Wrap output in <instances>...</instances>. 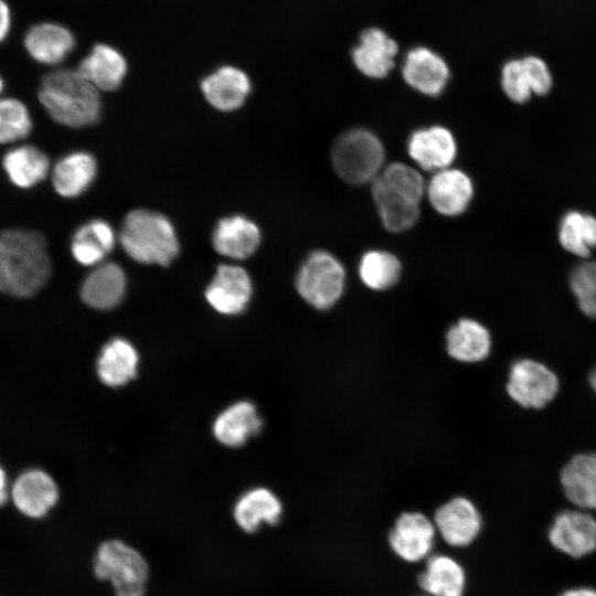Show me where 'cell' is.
I'll use <instances>...</instances> for the list:
<instances>
[{
    "label": "cell",
    "mask_w": 596,
    "mask_h": 596,
    "mask_svg": "<svg viewBox=\"0 0 596 596\" xmlns=\"http://www.w3.org/2000/svg\"><path fill=\"white\" fill-rule=\"evenodd\" d=\"M529 78L531 91L534 95H546L553 85L552 74L546 63L538 56L522 58Z\"/></svg>",
    "instance_id": "38"
},
{
    "label": "cell",
    "mask_w": 596,
    "mask_h": 596,
    "mask_svg": "<svg viewBox=\"0 0 596 596\" xmlns=\"http://www.w3.org/2000/svg\"><path fill=\"white\" fill-rule=\"evenodd\" d=\"M138 353L134 345L115 338L104 345L97 359V375L108 386L118 387L136 376Z\"/></svg>",
    "instance_id": "31"
},
{
    "label": "cell",
    "mask_w": 596,
    "mask_h": 596,
    "mask_svg": "<svg viewBox=\"0 0 596 596\" xmlns=\"http://www.w3.org/2000/svg\"><path fill=\"white\" fill-rule=\"evenodd\" d=\"M375 204L385 201L418 203L426 193V183L421 172L406 163L385 166L371 182Z\"/></svg>",
    "instance_id": "17"
},
{
    "label": "cell",
    "mask_w": 596,
    "mask_h": 596,
    "mask_svg": "<svg viewBox=\"0 0 596 596\" xmlns=\"http://www.w3.org/2000/svg\"><path fill=\"white\" fill-rule=\"evenodd\" d=\"M93 573L110 584L115 596H146L149 564L140 551L120 539L99 543L93 556Z\"/></svg>",
    "instance_id": "4"
},
{
    "label": "cell",
    "mask_w": 596,
    "mask_h": 596,
    "mask_svg": "<svg viewBox=\"0 0 596 596\" xmlns=\"http://www.w3.org/2000/svg\"><path fill=\"white\" fill-rule=\"evenodd\" d=\"M2 168L14 187L31 189L50 173V159L34 145H18L4 153Z\"/></svg>",
    "instance_id": "27"
},
{
    "label": "cell",
    "mask_w": 596,
    "mask_h": 596,
    "mask_svg": "<svg viewBox=\"0 0 596 596\" xmlns=\"http://www.w3.org/2000/svg\"><path fill=\"white\" fill-rule=\"evenodd\" d=\"M398 42L383 28L369 25L358 34L350 56L355 70L371 79H383L395 67Z\"/></svg>",
    "instance_id": "8"
},
{
    "label": "cell",
    "mask_w": 596,
    "mask_h": 596,
    "mask_svg": "<svg viewBox=\"0 0 596 596\" xmlns=\"http://www.w3.org/2000/svg\"><path fill=\"white\" fill-rule=\"evenodd\" d=\"M401 73L407 86L428 97L443 94L450 78L447 61L426 45H415L407 50Z\"/></svg>",
    "instance_id": "10"
},
{
    "label": "cell",
    "mask_w": 596,
    "mask_h": 596,
    "mask_svg": "<svg viewBox=\"0 0 596 596\" xmlns=\"http://www.w3.org/2000/svg\"><path fill=\"white\" fill-rule=\"evenodd\" d=\"M51 275L44 235L26 228L0 232V292L17 298L38 294Z\"/></svg>",
    "instance_id": "1"
},
{
    "label": "cell",
    "mask_w": 596,
    "mask_h": 596,
    "mask_svg": "<svg viewBox=\"0 0 596 596\" xmlns=\"http://www.w3.org/2000/svg\"><path fill=\"white\" fill-rule=\"evenodd\" d=\"M570 288L581 311L596 319V260L585 259L571 270Z\"/></svg>",
    "instance_id": "35"
},
{
    "label": "cell",
    "mask_w": 596,
    "mask_h": 596,
    "mask_svg": "<svg viewBox=\"0 0 596 596\" xmlns=\"http://www.w3.org/2000/svg\"><path fill=\"white\" fill-rule=\"evenodd\" d=\"M557 237L566 252L588 258L596 248V216L579 211L566 212L560 221Z\"/></svg>",
    "instance_id": "32"
},
{
    "label": "cell",
    "mask_w": 596,
    "mask_h": 596,
    "mask_svg": "<svg viewBox=\"0 0 596 596\" xmlns=\"http://www.w3.org/2000/svg\"><path fill=\"white\" fill-rule=\"evenodd\" d=\"M262 419L254 404L241 401L223 411L215 419L213 433L215 438L228 447H238L258 434Z\"/></svg>",
    "instance_id": "29"
},
{
    "label": "cell",
    "mask_w": 596,
    "mask_h": 596,
    "mask_svg": "<svg viewBox=\"0 0 596 596\" xmlns=\"http://www.w3.org/2000/svg\"><path fill=\"white\" fill-rule=\"evenodd\" d=\"M7 476L2 467L0 466V505L7 500Z\"/></svg>",
    "instance_id": "41"
},
{
    "label": "cell",
    "mask_w": 596,
    "mask_h": 596,
    "mask_svg": "<svg viewBox=\"0 0 596 596\" xmlns=\"http://www.w3.org/2000/svg\"><path fill=\"white\" fill-rule=\"evenodd\" d=\"M260 240L258 226L242 215L221 219L212 236L215 251L235 259L252 256L258 248Z\"/></svg>",
    "instance_id": "21"
},
{
    "label": "cell",
    "mask_w": 596,
    "mask_h": 596,
    "mask_svg": "<svg viewBox=\"0 0 596 596\" xmlns=\"http://www.w3.org/2000/svg\"><path fill=\"white\" fill-rule=\"evenodd\" d=\"M206 100L221 111L240 108L251 93V81L245 72L234 66H222L201 82Z\"/></svg>",
    "instance_id": "20"
},
{
    "label": "cell",
    "mask_w": 596,
    "mask_h": 596,
    "mask_svg": "<svg viewBox=\"0 0 596 596\" xmlns=\"http://www.w3.org/2000/svg\"><path fill=\"white\" fill-rule=\"evenodd\" d=\"M119 240L126 254L142 264L167 266L180 251L171 222L164 215L149 210L128 213Z\"/></svg>",
    "instance_id": "3"
},
{
    "label": "cell",
    "mask_w": 596,
    "mask_h": 596,
    "mask_svg": "<svg viewBox=\"0 0 596 596\" xmlns=\"http://www.w3.org/2000/svg\"><path fill=\"white\" fill-rule=\"evenodd\" d=\"M501 87L505 96L518 104L533 95L522 58L508 61L501 70Z\"/></svg>",
    "instance_id": "37"
},
{
    "label": "cell",
    "mask_w": 596,
    "mask_h": 596,
    "mask_svg": "<svg viewBox=\"0 0 596 596\" xmlns=\"http://www.w3.org/2000/svg\"><path fill=\"white\" fill-rule=\"evenodd\" d=\"M12 24L13 15L11 7L6 0H0V44L8 39Z\"/></svg>",
    "instance_id": "39"
},
{
    "label": "cell",
    "mask_w": 596,
    "mask_h": 596,
    "mask_svg": "<svg viewBox=\"0 0 596 596\" xmlns=\"http://www.w3.org/2000/svg\"><path fill=\"white\" fill-rule=\"evenodd\" d=\"M436 534L433 520L424 513L403 512L389 533V545L401 560L417 563L432 553Z\"/></svg>",
    "instance_id": "11"
},
{
    "label": "cell",
    "mask_w": 596,
    "mask_h": 596,
    "mask_svg": "<svg viewBox=\"0 0 596 596\" xmlns=\"http://www.w3.org/2000/svg\"><path fill=\"white\" fill-rule=\"evenodd\" d=\"M466 583V572L461 564L445 554L428 556L418 577L419 587L428 596H464Z\"/></svg>",
    "instance_id": "28"
},
{
    "label": "cell",
    "mask_w": 596,
    "mask_h": 596,
    "mask_svg": "<svg viewBox=\"0 0 596 596\" xmlns=\"http://www.w3.org/2000/svg\"><path fill=\"white\" fill-rule=\"evenodd\" d=\"M126 275L116 263H104L91 272L81 287V298L92 308L107 310L116 307L126 292Z\"/></svg>",
    "instance_id": "23"
},
{
    "label": "cell",
    "mask_w": 596,
    "mask_h": 596,
    "mask_svg": "<svg viewBox=\"0 0 596 596\" xmlns=\"http://www.w3.org/2000/svg\"><path fill=\"white\" fill-rule=\"evenodd\" d=\"M375 205L382 225L392 233L408 231L417 223L421 214L419 204L413 202L386 201Z\"/></svg>",
    "instance_id": "36"
},
{
    "label": "cell",
    "mask_w": 596,
    "mask_h": 596,
    "mask_svg": "<svg viewBox=\"0 0 596 596\" xmlns=\"http://www.w3.org/2000/svg\"><path fill=\"white\" fill-rule=\"evenodd\" d=\"M556 374L545 364L532 360L515 361L509 371L507 392L524 408H543L558 392Z\"/></svg>",
    "instance_id": "7"
},
{
    "label": "cell",
    "mask_w": 596,
    "mask_h": 596,
    "mask_svg": "<svg viewBox=\"0 0 596 596\" xmlns=\"http://www.w3.org/2000/svg\"><path fill=\"white\" fill-rule=\"evenodd\" d=\"M3 88H4V81L2 76L0 75V97H1V93L3 92Z\"/></svg>",
    "instance_id": "43"
},
{
    "label": "cell",
    "mask_w": 596,
    "mask_h": 596,
    "mask_svg": "<svg viewBox=\"0 0 596 596\" xmlns=\"http://www.w3.org/2000/svg\"><path fill=\"white\" fill-rule=\"evenodd\" d=\"M561 485L574 507L596 510V453L575 455L561 471Z\"/></svg>",
    "instance_id": "22"
},
{
    "label": "cell",
    "mask_w": 596,
    "mask_h": 596,
    "mask_svg": "<svg viewBox=\"0 0 596 596\" xmlns=\"http://www.w3.org/2000/svg\"><path fill=\"white\" fill-rule=\"evenodd\" d=\"M358 273L365 287L381 291L393 287L401 277L402 265L391 252L371 249L359 262Z\"/></svg>",
    "instance_id": "33"
},
{
    "label": "cell",
    "mask_w": 596,
    "mask_h": 596,
    "mask_svg": "<svg viewBox=\"0 0 596 596\" xmlns=\"http://www.w3.org/2000/svg\"><path fill=\"white\" fill-rule=\"evenodd\" d=\"M33 128L28 106L15 97H0V145L25 139Z\"/></svg>",
    "instance_id": "34"
},
{
    "label": "cell",
    "mask_w": 596,
    "mask_h": 596,
    "mask_svg": "<svg viewBox=\"0 0 596 596\" xmlns=\"http://www.w3.org/2000/svg\"><path fill=\"white\" fill-rule=\"evenodd\" d=\"M38 98L53 120L60 125L82 128L99 119V91L78 70L56 68L45 74Z\"/></svg>",
    "instance_id": "2"
},
{
    "label": "cell",
    "mask_w": 596,
    "mask_h": 596,
    "mask_svg": "<svg viewBox=\"0 0 596 596\" xmlns=\"http://www.w3.org/2000/svg\"><path fill=\"white\" fill-rule=\"evenodd\" d=\"M433 522L444 542L453 547L472 544L482 529L478 508L465 497H455L438 507Z\"/></svg>",
    "instance_id": "12"
},
{
    "label": "cell",
    "mask_w": 596,
    "mask_h": 596,
    "mask_svg": "<svg viewBox=\"0 0 596 596\" xmlns=\"http://www.w3.org/2000/svg\"><path fill=\"white\" fill-rule=\"evenodd\" d=\"M589 384L594 392L596 393V368L590 372L588 377Z\"/></svg>",
    "instance_id": "42"
},
{
    "label": "cell",
    "mask_w": 596,
    "mask_h": 596,
    "mask_svg": "<svg viewBox=\"0 0 596 596\" xmlns=\"http://www.w3.org/2000/svg\"><path fill=\"white\" fill-rule=\"evenodd\" d=\"M76 44L73 32L53 21H41L30 25L23 35V47L36 63L56 66L73 52Z\"/></svg>",
    "instance_id": "15"
},
{
    "label": "cell",
    "mask_w": 596,
    "mask_h": 596,
    "mask_svg": "<svg viewBox=\"0 0 596 596\" xmlns=\"http://www.w3.org/2000/svg\"><path fill=\"white\" fill-rule=\"evenodd\" d=\"M547 539L562 554L585 557L596 551V519L577 508L561 511L549 528Z\"/></svg>",
    "instance_id": "9"
},
{
    "label": "cell",
    "mask_w": 596,
    "mask_h": 596,
    "mask_svg": "<svg viewBox=\"0 0 596 596\" xmlns=\"http://www.w3.org/2000/svg\"><path fill=\"white\" fill-rule=\"evenodd\" d=\"M331 161L337 174L354 185L372 182L385 167V149L369 129L344 131L333 143Z\"/></svg>",
    "instance_id": "5"
},
{
    "label": "cell",
    "mask_w": 596,
    "mask_h": 596,
    "mask_svg": "<svg viewBox=\"0 0 596 596\" xmlns=\"http://www.w3.org/2000/svg\"><path fill=\"white\" fill-rule=\"evenodd\" d=\"M475 193L471 178L453 167L434 172L426 184V195L433 209L444 216H458L470 205Z\"/></svg>",
    "instance_id": "14"
},
{
    "label": "cell",
    "mask_w": 596,
    "mask_h": 596,
    "mask_svg": "<svg viewBox=\"0 0 596 596\" xmlns=\"http://www.w3.org/2000/svg\"><path fill=\"white\" fill-rule=\"evenodd\" d=\"M113 227L104 220L96 219L81 225L73 234L71 253L83 266L99 264L115 246Z\"/></svg>",
    "instance_id": "30"
},
{
    "label": "cell",
    "mask_w": 596,
    "mask_h": 596,
    "mask_svg": "<svg viewBox=\"0 0 596 596\" xmlns=\"http://www.w3.org/2000/svg\"><path fill=\"white\" fill-rule=\"evenodd\" d=\"M409 158L423 170L437 172L451 167L457 141L445 126L433 125L414 130L406 143Z\"/></svg>",
    "instance_id": "13"
},
{
    "label": "cell",
    "mask_w": 596,
    "mask_h": 596,
    "mask_svg": "<svg viewBox=\"0 0 596 596\" xmlns=\"http://www.w3.org/2000/svg\"><path fill=\"white\" fill-rule=\"evenodd\" d=\"M342 263L330 252L318 249L307 255L296 275L300 297L318 310L333 307L345 289Z\"/></svg>",
    "instance_id": "6"
},
{
    "label": "cell",
    "mask_w": 596,
    "mask_h": 596,
    "mask_svg": "<svg viewBox=\"0 0 596 596\" xmlns=\"http://www.w3.org/2000/svg\"><path fill=\"white\" fill-rule=\"evenodd\" d=\"M11 494L21 513L30 518H42L56 504L58 488L45 471L29 469L17 478Z\"/></svg>",
    "instance_id": "18"
},
{
    "label": "cell",
    "mask_w": 596,
    "mask_h": 596,
    "mask_svg": "<svg viewBox=\"0 0 596 596\" xmlns=\"http://www.w3.org/2000/svg\"><path fill=\"white\" fill-rule=\"evenodd\" d=\"M283 503L269 489L257 487L245 491L233 507V519L245 533L254 534L264 525H276L283 515Z\"/></svg>",
    "instance_id": "19"
},
{
    "label": "cell",
    "mask_w": 596,
    "mask_h": 596,
    "mask_svg": "<svg viewBox=\"0 0 596 596\" xmlns=\"http://www.w3.org/2000/svg\"><path fill=\"white\" fill-rule=\"evenodd\" d=\"M77 70L98 91L110 92L121 85L127 62L113 46L98 43L82 58Z\"/></svg>",
    "instance_id": "26"
},
{
    "label": "cell",
    "mask_w": 596,
    "mask_h": 596,
    "mask_svg": "<svg viewBox=\"0 0 596 596\" xmlns=\"http://www.w3.org/2000/svg\"><path fill=\"white\" fill-rule=\"evenodd\" d=\"M252 292L251 277L243 267L221 265L205 290V298L217 312L236 315L246 308Z\"/></svg>",
    "instance_id": "16"
},
{
    "label": "cell",
    "mask_w": 596,
    "mask_h": 596,
    "mask_svg": "<svg viewBox=\"0 0 596 596\" xmlns=\"http://www.w3.org/2000/svg\"><path fill=\"white\" fill-rule=\"evenodd\" d=\"M97 173L95 158L85 151H73L60 158L51 170L52 185L63 198H76L93 183Z\"/></svg>",
    "instance_id": "24"
},
{
    "label": "cell",
    "mask_w": 596,
    "mask_h": 596,
    "mask_svg": "<svg viewBox=\"0 0 596 596\" xmlns=\"http://www.w3.org/2000/svg\"><path fill=\"white\" fill-rule=\"evenodd\" d=\"M558 596H596V589L592 587H574L564 590Z\"/></svg>",
    "instance_id": "40"
},
{
    "label": "cell",
    "mask_w": 596,
    "mask_h": 596,
    "mask_svg": "<svg viewBox=\"0 0 596 596\" xmlns=\"http://www.w3.org/2000/svg\"><path fill=\"white\" fill-rule=\"evenodd\" d=\"M446 349L456 361L480 362L491 351V336L481 322L471 318H461L448 329Z\"/></svg>",
    "instance_id": "25"
}]
</instances>
